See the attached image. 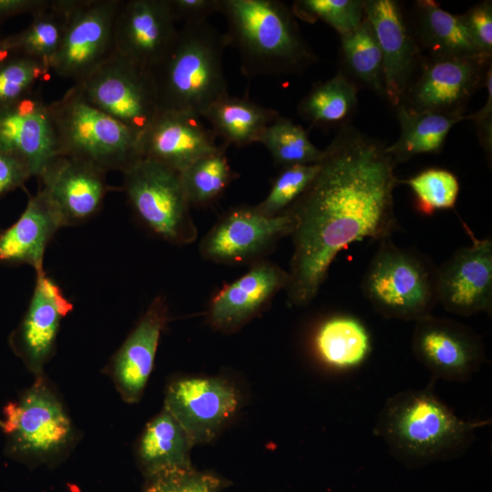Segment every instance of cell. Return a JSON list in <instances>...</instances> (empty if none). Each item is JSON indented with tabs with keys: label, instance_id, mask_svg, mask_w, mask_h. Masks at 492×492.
<instances>
[{
	"label": "cell",
	"instance_id": "6da1fadb",
	"mask_svg": "<svg viewBox=\"0 0 492 492\" xmlns=\"http://www.w3.org/2000/svg\"><path fill=\"white\" fill-rule=\"evenodd\" d=\"M323 151L317 174L287 210L294 225L285 290L298 307L316 297L341 251L366 239H391L398 229V179L385 147L346 124Z\"/></svg>",
	"mask_w": 492,
	"mask_h": 492
},
{
	"label": "cell",
	"instance_id": "7a4b0ae2",
	"mask_svg": "<svg viewBox=\"0 0 492 492\" xmlns=\"http://www.w3.org/2000/svg\"><path fill=\"white\" fill-rule=\"evenodd\" d=\"M432 385L391 396L376 420L375 435L408 466L460 456L473 442L476 429L490 423L458 417L435 395Z\"/></svg>",
	"mask_w": 492,
	"mask_h": 492
},
{
	"label": "cell",
	"instance_id": "3957f363",
	"mask_svg": "<svg viewBox=\"0 0 492 492\" xmlns=\"http://www.w3.org/2000/svg\"><path fill=\"white\" fill-rule=\"evenodd\" d=\"M228 46L248 77L298 74L317 57L304 40L292 7L277 0H220Z\"/></svg>",
	"mask_w": 492,
	"mask_h": 492
},
{
	"label": "cell",
	"instance_id": "277c9868",
	"mask_svg": "<svg viewBox=\"0 0 492 492\" xmlns=\"http://www.w3.org/2000/svg\"><path fill=\"white\" fill-rule=\"evenodd\" d=\"M224 33L209 21L184 24L160 62L151 70L159 111L201 118L214 102L229 96L223 55Z\"/></svg>",
	"mask_w": 492,
	"mask_h": 492
},
{
	"label": "cell",
	"instance_id": "5b68a950",
	"mask_svg": "<svg viewBox=\"0 0 492 492\" xmlns=\"http://www.w3.org/2000/svg\"><path fill=\"white\" fill-rule=\"evenodd\" d=\"M50 108L59 154L122 173L142 159L140 136L89 103L74 86Z\"/></svg>",
	"mask_w": 492,
	"mask_h": 492
},
{
	"label": "cell",
	"instance_id": "8992f818",
	"mask_svg": "<svg viewBox=\"0 0 492 492\" xmlns=\"http://www.w3.org/2000/svg\"><path fill=\"white\" fill-rule=\"evenodd\" d=\"M437 267L415 249L380 241L362 281L364 296L385 318L417 321L437 303Z\"/></svg>",
	"mask_w": 492,
	"mask_h": 492
},
{
	"label": "cell",
	"instance_id": "52a82bcc",
	"mask_svg": "<svg viewBox=\"0 0 492 492\" xmlns=\"http://www.w3.org/2000/svg\"><path fill=\"white\" fill-rule=\"evenodd\" d=\"M122 174L128 201L145 228L173 245H188L197 239L180 172L141 159Z\"/></svg>",
	"mask_w": 492,
	"mask_h": 492
},
{
	"label": "cell",
	"instance_id": "ba28073f",
	"mask_svg": "<svg viewBox=\"0 0 492 492\" xmlns=\"http://www.w3.org/2000/svg\"><path fill=\"white\" fill-rule=\"evenodd\" d=\"M0 426L10 456L25 461H47L67 451L74 438L71 420L44 375L4 408Z\"/></svg>",
	"mask_w": 492,
	"mask_h": 492
},
{
	"label": "cell",
	"instance_id": "9c48e42d",
	"mask_svg": "<svg viewBox=\"0 0 492 492\" xmlns=\"http://www.w3.org/2000/svg\"><path fill=\"white\" fill-rule=\"evenodd\" d=\"M93 106L140 137L159 113L151 70L116 52L94 72L73 85Z\"/></svg>",
	"mask_w": 492,
	"mask_h": 492
},
{
	"label": "cell",
	"instance_id": "30bf717a",
	"mask_svg": "<svg viewBox=\"0 0 492 492\" xmlns=\"http://www.w3.org/2000/svg\"><path fill=\"white\" fill-rule=\"evenodd\" d=\"M120 0H68L62 43L49 69L77 83L114 53V27Z\"/></svg>",
	"mask_w": 492,
	"mask_h": 492
},
{
	"label": "cell",
	"instance_id": "8fae6325",
	"mask_svg": "<svg viewBox=\"0 0 492 492\" xmlns=\"http://www.w3.org/2000/svg\"><path fill=\"white\" fill-rule=\"evenodd\" d=\"M489 58L428 56L418 65L402 103L415 111L464 113L466 102L485 82Z\"/></svg>",
	"mask_w": 492,
	"mask_h": 492
},
{
	"label": "cell",
	"instance_id": "7c38bea8",
	"mask_svg": "<svg viewBox=\"0 0 492 492\" xmlns=\"http://www.w3.org/2000/svg\"><path fill=\"white\" fill-rule=\"evenodd\" d=\"M293 218L286 210L266 216L255 207H238L221 216L200 243L201 256L216 263L254 261L291 235Z\"/></svg>",
	"mask_w": 492,
	"mask_h": 492
},
{
	"label": "cell",
	"instance_id": "4fadbf2b",
	"mask_svg": "<svg viewBox=\"0 0 492 492\" xmlns=\"http://www.w3.org/2000/svg\"><path fill=\"white\" fill-rule=\"evenodd\" d=\"M240 395L228 380L216 376L183 377L166 391L164 407L194 445L211 441L238 411Z\"/></svg>",
	"mask_w": 492,
	"mask_h": 492
},
{
	"label": "cell",
	"instance_id": "5bb4252c",
	"mask_svg": "<svg viewBox=\"0 0 492 492\" xmlns=\"http://www.w3.org/2000/svg\"><path fill=\"white\" fill-rule=\"evenodd\" d=\"M412 349L434 379L466 381L486 360L483 342L471 328L432 314L415 321Z\"/></svg>",
	"mask_w": 492,
	"mask_h": 492
},
{
	"label": "cell",
	"instance_id": "9a60e30c",
	"mask_svg": "<svg viewBox=\"0 0 492 492\" xmlns=\"http://www.w3.org/2000/svg\"><path fill=\"white\" fill-rule=\"evenodd\" d=\"M470 234L472 244L457 249L436 273L437 302L460 316L492 310V240Z\"/></svg>",
	"mask_w": 492,
	"mask_h": 492
},
{
	"label": "cell",
	"instance_id": "2e32d148",
	"mask_svg": "<svg viewBox=\"0 0 492 492\" xmlns=\"http://www.w3.org/2000/svg\"><path fill=\"white\" fill-rule=\"evenodd\" d=\"M73 308L61 287L45 271L36 272L26 312L9 337L14 353L36 376L43 374L55 352L61 321Z\"/></svg>",
	"mask_w": 492,
	"mask_h": 492
},
{
	"label": "cell",
	"instance_id": "e0dca14e",
	"mask_svg": "<svg viewBox=\"0 0 492 492\" xmlns=\"http://www.w3.org/2000/svg\"><path fill=\"white\" fill-rule=\"evenodd\" d=\"M175 23L168 0H120L115 18V52L152 70L176 36Z\"/></svg>",
	"mask_w": 492,
	"mask_h": 492
},
{
	"label": "cell",
	"instance_id": "ac0fdd59",
	"mask_svg": "<svg viewBox=\"0 0 492 492\" xmlns=\"http://www.w3.org/2000/svg\"><path fill=\"white\" fill-rule=\"evenodd\" d=\"M0 150L23 159L35 177L59 154L50 103L38 90L0 108Z\"/></svg>",
	"mask_w": 492,
	"mask_h": 492
},
{
	"label": "cell",
	"instance_id": "d6986e66",
	"mask_svg": "<svg viewBox=\"0 0 492 492\" xmlns=\"http://www.w3.org/2000/svg\"><path fill=\"white\" fill-rule=\"evenodd\" d=\"M106 175L87 161L58 154L37 178L67 227L89 220L101 210L108 190Z\"/></svg>",
	"mask_w": 492,
	"mask_h": 492
},
{
	"label": "cell",
	"instance_id": "ffe728a7",
	"mask_svg": "<svg viewBox=\"0 0 492 492\" xmlns=\"http://www.w3.org/2000/svg\"><path fill=\"white\" fill-rule=\"evenodd\" d=\"M364 16L377 39L383 62L384 96L397 107L418 67L419 46L397 2L364 1Z\"/></svg>",
	"mask_w": 492,
	"mask_h": 492
},
{
	"label": "cell",
	"instance_id": "44dd1931",
	"mask_svg": "<svg viewBox=\"0 0 492 492\" xmlns=\"http://www.w3.org/2000/svg\"><path fill=\"white\" fill-rule=\"evenodd\" d=\"M139 144L142 159L179 172L219 149L215 134L201 118L172 110L159 111L140 137Z\"/></svg>",
	"mask_w": 492,
	"mask_h": 492
},
{
	"label": "cell",
	"instance_id": "7402d4cb",
	"mask_svg": "<svg viewBox=\"0 0 492 492\" xmlns=\"http://www.w3.org/2000/svg\"><path fill=\"white\" fill-rule=\"evenodd\" d=\"M289 281L288 272L268 261H254L241 277L211 299L208 320L212 327L232 333L262 311Z\"/></svg>",
	"mask_w": 492,
	"mask_h": 492
},
{
	"label": "cell",
	"instance_id": "603a6c76",
	"mask_svg": "<svg viewBox=\"0 0 492 492\" xmlns=\"http://www.w3.org/2000/svg\"><path fill=\"white\" fill-rule=\"evenodd\" d=\"M168 320L166 299L156 296L109 363L112 380L128 404L137 403L143 395Z\"/></svg>",
	"mask_w": 492,
	"mask_h": 492
},
{
	"label": "cell",
	"instance_id": "cb8c5ba5",
	"mask_svg": "<svg viewBox=\"0 0 492 492\" xmlns=\"http://www.w3.org/2000/svg\"><path fill=\"white\" fill-rule=\"evenodd\" d=\"M63 227L57 208L39 189L29 197L18 220L0 231V262L27 264L35 269L36 273L43 272L46 249L56 232Z\"/></svg>",
	"mask_w": 492,
	"mask_h": 492
},
{
	"label": "cell",
	"instance_id": "d4e9b609",
	"mask_svg": "<svg viewBox=\"0 0 492 492\" xmlns=\"http://www.w3.org/2000/svg\"><path fill=\"white\" fill-rule=\"evenodd\" d=\"M193 442L179 423L163 408L146 425L138 444L137 455L144 474L157 476L192 467Z\"/></svg>",
	"mask_w": 492,
	"mask_h": 492
},
{
	"label": "cell",
	"instance_id": "484cf974",
	"mask_svg": "<svg viewBox=\"0 0 492 492\" xmlns=\"http://www.w3.org/2000/svg\"><path fill=\"white\" fill-rule=\"evenodd\" d=\"M396 108L400 135L395 143L385 147L395 165L419 154L440 152L451 128L470 119V115L463 113L415 111L403 103Z\"/></svg>",
	"mask_w": 492,
	"mask_h": 492
},
{
	"label": "cell",
	"instance_id": "4316f807",
	"mask_svg": "<svg viewBox=\"0 0 492 492\" xmlns=\"http://www.w3.org/2000/svg\"><path fill=\"white\" fill-rule=\"evenodd\" d=\"M273 108L245 97L230 95L211 104L203 113L216 137L227 146L244 147L260 141L265 128L279 116Z\"/></svg>",
	"mask_w": 492,
	"mask_h": 492
},
{
	"label": "cell",
	"instance_id": "83f0119b",
	"mask_svg": "<svg viewBox=\"0 0 492 492\" xmlns=\"http://www.w3.org/2000/svg\"><path fill=\"white\" fill-rule=\"evenodd\" d=\"M415 18V42L418 46L427 50L429 56L483 55L471 39L461 15L442 9L438 3L432 0L416 1Z\"/></svg>",
	"mask_w": 492,
	"mask_h": 492
},
{
	"label": "cell",
	"instance_id": "f1b7e54d",
	"mask_svg": "<svg viewBox=\"0 0 492 492\" xmlns=\"http://www.w3.org/2000/svg\"><path fill=\"white\" fill-rule=\"evenodd\" d=\"M313 343L319 358L335 369L358 366L371 351L367 330L359 320L347 315L324 320L315 332Z\"/></svg>",
	"mask_w": 492,
	"mask_h": 492
},
{
	"label": "cell",
	"instance_id": "f546056e",
	"mask_svg": "<svg viewBox=\"0 0 492 492\" xmlns=\"http://www.w3.org/2000/svg\"><path fill=\"white\" fill-rule=\"evenodd\" d=\"M67 7L68 0H52L34 14L26 28L9 36L15 54L38 60L49 68L64 37Z\"/></svg>",
	"mask_w": 492,
	"mask_h": 492
},
{
	"label": "cell",
	"instance_id": "4dcf8cb0",
	"mask_svg": "<svg viewBox=\"0 0 492 492\" xmlns=\"http://www.w3.org/2000/svg\"><path fill=\"white\" fill-rule=\"evenodd\" d=\"M357 107V87L343 73L313 86L298 106L300 115L313 125L329 126L348 120Z\"/></svg>",
	"mask_w": 492,
	"mask_h": 492
},
{
	"label": "cell",
	"instance_id": "1f68e13d",
	"mask_svg": "<svg viewBox=\"0 0 492 492\" xmlns=\"http://www.w3.org/2000/svg\"><path fill=\"white\" fill-rule=\"evenodd\" d=\"M340 51L347 73L379 95L384 94L382 54L365 16L355 29L341 36Z\"/></svg>",
	"mask_w": 492,
	"mask_h": 492
},
{
	"label": "cell",
	"instance_id": "d6a6232c",
	"mask_svg": "<svg viewBox=\"0 0 492 492\" xmlns=\"http://www.w3.org/2000/svg\"><path fill=\"white\" fill-rule=\"evenodd\" d=\"M228 147L222 143L216 151L202 157L180 172L190 206L210 204L238 177L228 161Z\"/></svg>",
	"mask_w": 492,
	"mask_h": 492
},
{
	"label": "cell",
	"instance_id": "836d02e7",
	"mask_svg": "<svg viewBox=\"0 0 492 492\" xmlns=\"http://www.w3.org/2000/svg\"><path fill=\"white\" fill-rule=\"evenodd\" d=\"M259 143L282 169L317 163L323 152L312 143L302 126L280 115L265 128Z\"/></svg>",
	"mask_w": 492,
	"mask_h": 492
},
{
	"label": "cell",
	"instance_id": "e575fe53",
	"mask_svg": "<svg viewBox=\"0 0 492 492\" xmlns=\"http://www.w3.org/2000/svg\"><path fill=\"white\" fill-rule=\"evenodd\" d=\"M402 183L412 190L416 209L425 215L439 210L453 209L460 190L455 174L443 169L423 170Z\"/></svg>",
	"mask_w": 492,
	"mask_h": 492
},
{
	"label": "cell",
	"instance_id": "d590c367",
	"mask_svg": "<svg viewBox=\"0 0 492 492\" xmlns=\"http://www.w3.org/2000/svg\"><path fill=\"white\" fill-rule=\"evenodd\" d=\"M295 17L314 23L322 21L341 36L355 29L364 18V1L297 0L292 5Z\"/></svg>",
	"mask_w": 492,
	"mask_h": 492
},
{
	"label": "cell",
	"instance_id": "8d00e7d4",
	"mask_svg": "<svg viewBox=\"0 0 492 492\" xmlns=\"http://www.w3.org/2000/svg\"><path fill=\"white\" fill-rule=\"evenodd\" d=\"M319 170V162L282 169L265 199L255 209L266 216L286 211L302 195Z\"/></svg>",
	"mask_w": 492,
	"mask_h": 492
},
{
	"label": "cell",
	"instance_id": "74e56055",
	"mask_svg": "<svg viewBox=\"0 0 492 492\" xmlns=\"http://www.w3.org/2000/svg\"><path fill=\"white\" fill-rule=\"evenodd\" d=\"M49 72L42 62L23 55L0 63V108L30 93Z\"/></svg>",
	"mask_w": 492,
	"mask_h": 492
},
{
	"label": "cell",
	"instance_id": "f35d334b",
	"mask_svg": "<svg viewBox=\"0 0 492 492\" xmlns=\"http://www.w3.org/2000/svg\"><path fill=\"white\" fill-rule=\"evenodd\" d=\"M221 487L219 477L190 467L149 478L144 492H220Z\"/></svg>",
	"mask_w": 492,
	"mask_h": 492
},
{
	"label": "cell",
	"instance_id": "ab89813d",
	"mask_svg": "<svg viewBox=\"0 0 492 492\" xmlns=\"http://www.w3.org/2000/svg\"><path fill=\"white\" fill-rule=\"evenodd\" d=\"M461 18L478 51L491 56L492 53V5L483 1L472 6Z\"/></svg>",
	"mask_w": 492,
	"mask_h": 492
},
{
	"label": "cell",
	"instance_id": "60d3db41",
	"mask_svg": "<svg viewBox=\"0 0 492 492\" xmlns=\"http://www.w3.org/2000/svg\"><path fill=\"white\" fill-rule=\"evenodd\" d=\"M31 177V170L23 159L0 150V197L23 187Z\"/></svg>",
	"mask_w": 492,
	"mask_h": 492
},
{
	"label": "cell",
	"instance_id": "b9f144b4",
	"mask_svg": "<svg viewBox=\"0 0 492 492\" xmlns=\"http://www.w3.org/2000/svg\"><path fill=\"white\" fill-rule=\"evenodd\" d=\"M175 22L194 24L208 21L220 9V0H168Z\"/></svg>",
	"mask_w": 492,
	"mask_h": 492
},
{
	"label": "cell",
	"instance_id": "7bdbcfd3",
	"mask_svg": "<svg viewBox=\"0 0 492 492\" xmlns=\"http://www.w3.org/2000/svg\"><path fill=\"white\" fill-rule=\"evenodd\" d=\"M484 85L487 87V100L484 107L477 112L470 115V120H473L477 126L480 143L485 149L487 154L491 153L492 149V71L489 66Z\"/></svg>",
	"mask_w": 492,
	"mask_h": 492
},
{
	"label": "cell",
	"instance_id": "ee69618b",
	"mask_svg": "<svg viewBox=\"0 0 492 492\" xmlns=\"http://www.w3.org/2000/svg\"><path fill=\"white\" fill-rule=\"evenodd\" d=\"M50 0H0V24L22 14L32 15L46 6Z\"/></svg>",
	"mask_w": 492,
	"mask_h": 492
},
{
	"label": "cell",
	"instance_id": "f6af8a7d",
	"mask_svg": "<svg viewBox=\"0 0 492 492\" xmlns=\"http://www.w3.org/2000/svg\"><path fill=\"white\" fill-rule=\"evenodd\" d=\"M15 54L9 36L0 38V63L4 62Z\"/></svg>",
	"mask_w": 492,
	"mask_h": 492
}]
</instances>
